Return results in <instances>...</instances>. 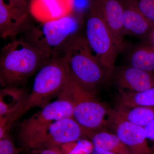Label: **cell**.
I'll use <instances>...</instances> for the list:
<instances>
[{
  "label": "cell",
  "instance_id": "obj_1",
  "mask_svg": "<svg viewBox=\"0 0 154 154\" xmlns=\"http://www.w3.org/2000/svg\"><path fill=\"white\" fill-rule=\"evenodd\" d=\"M51 58L28 42L15 39L2 48L0 83L4 88H19Z\"/></svg>",
  "mask_w": 154,
  "mask_h": 154
},
{
  "label": "cell",
  "instance_id": "obj_2",
  "mask_svg": "<svg viewBox=\"0 0 154 154\" xmlns=\"http://www.w3.org/2000/svg\"><path fill=\"white\" fill-rule=\"evenodd\" d=\"M60 53L69 73L85 88L95 93L106 82V72L93 53L85 36L77 32L64 45Z\"/></svg>",
  "mask_w": 154,
  "mask_h": 154
},
{
  "label": "cell",
  "instance_id": "obj_3",
  "mask_svg": "<svg viewBox=\"0 0 154 154\" xmlns=\"http://www.w3.org/2000/svg\"><path fill=\"white\" fill-rule=\"evenodd\" d=\"M69 71L60 53L52 57L37 73L33 88L24 105L10 119L11 126L18 119L34 107L43 108L54 96L59 95L65 85Z\"/></svg>",
  "mask_w": 154,
  "mask_h": 154
},
{
  "label": "cell",
  "instance_id": "obj_4",
  "mask_svg": "<svg viewBox=\"0 0 154 154\" xmlns=\"http://www.w3.org/2000/svg\"><path fill=\"white\" fill-rule=\"evenodd\" d=\"M85 36L95 56L105 69L106 82H109L115 69L117 55L121 52L105 22L99 0H90Z\"/></svg>",
  "mask_w": 154,
  "mask_h": 154
},
{
  "label": "cell",
  "instance_id": "obj_5",
  "mask_svg": "<svg viewBox=\"0 0 154 154\" xmlns=\"http://www.w3.org/2000/svg\"><path fill=\"white\" fill-rule=\"evenodd\" d=\"M60 95L72 102L73 117L84 128L91 131L102 129L110 121L111 110L100 102L95 93L88 90L69 73Z\"/></svg>",
  "mask_w": 154,
  "mask_h": 154
},
{
  "label": "cell",
  "instance_id": "obj_6",
  "mask_svg": "<svg viewBox=\"0 0 154 154\" xmlns=\"http://www.w3.org/2000/svg\"><path fill=\"white\" fill-rule=\"evenodd\" d=\"M79 23L71 15L33 27L30 30L29 43L48 57L60 53L64 45L78 32Z\"/></svg>",
  "mask_w": 154,
  "mask_h": 154
},
{
  "label": "cell",
  "instance_id": "obj_7",
  "mask_svg": "<svg viewBox=\"0 0 154 154\" xmlns=\"http://www.w3.org/2000/svg\"><path fill=\"white\" fill-rule=\"evenodd\" d=\"M92 131L84 128L73 117L54 122L39 130L22 144L25 151L33 149H57L90 137Z\"/></svg>",
  "mask_w": 154,
  "mask_h": 154
},
{
  "label": "cell",
  "instance_id": "obj_8",
  "mask_svg": "<svg viewBox=\"0 0 154 154\" xmlns=\"http://www.w3.org/2000/svg\"><path fill=\"white\" fill-rule=\"evenodd\" d=\"M21 122L19 125V138L21 144L42 128L54 122L73 117V107L72 102L62 95Z\"/></svg>",
  "mask_w": 154,
  "mask_h": 154
},
{
  "label": "cell",
  "instance_id": "obj_9",
  "mask_svg": "<svg viewBox=\"0 0 154 154\" xmlns=\"http://www.w3.org/2000/svg\"><path fill=\"white\" fill-rule=\"evenodd\" d=\"M116 134L127 146L131 154H152L154 150L149 146L144 127L110 114Z\"/></svg>",
  "mask_w": 154,
  "mask_h": 154
},
{
  "label": "cell",
  "instance_id": "obj_10",
  "mask_svg": "<svg viewBox=\"0 0 154 154\" xmlns=\"http://www.w3.org/2000/svg\"><path fill=\"white\" fill-rule=\"evenodd\" d=\"M26 8L13 7L0 0V35L14 39L19 33L32 29Z\"/></svg>",
  "mask_w": 154,
  "mask_h": 154
},
{
  "label": "cell",
  "instance_id": "obj_11",
  "mask_svg": "<svg viewBox=\"0 0 154 154\" xmlns=\"http://www.w3.org/2000/svg\"><path fill=\"white\" fill-rule=\"evenodd\" d=\"M75 0H30L29 12L40 23L58 20L72 15Z\"/></svg>",
  "mask_w": 154,
  "mask_h": 154
},
{
  "label": "cell",
  "instance_id": "obj_12",
  "mask_svg": "<svg viewBox=\"0 0 154 154\" xmlns=\"http://www.w3.org/2000/svg\"><path fill=\"white\" fill-rule=\"evenodd\" d=\"M112 77L119 91L139 92L154 88V73L130 66L115 68Z\"/></svg>",
  "mask_w": 154,
  "mask_h": 154
},
{
  "label": "cell",
  "instance_id": "obj_13",
  "mask_svg": "<svg viewBox=\"0 0 154 154\" xmlns=\"http://www.w3.org/2000/svg\"><path fill=\"white\" fill-rule=\"evenodd\" d=\"M106 24L113 34L120 52L128 48L125 41L123 8L120 0H99Z\"/></svg>",
  "mask_w": 154,
  "mask_h": 154
},
{
  "label": "cell",
  "instance_id": "obj_14",
  "mask_svg": "<svg viewBox=\"0 0 154 154\" xmlns=\"http://www.w3.org/2000/svg\"><path fill=\"white\" fill-rule=\"evenodd\" d=\"M123 8L125 34L137 37L150 35L154 26L139 11L132 0H120Z\"/></svg>",
  "mask_w": 154,
  "mask_h": 154
},
{
  "label": "cell",
  "instance_id": "obj_15",
  "mask_svg": "<svg viewBox=\"0 0 154 154\" xmlns=\"http://www.w3.org/2000/svg\"><path fill=\"white\" fill-rule=\"evenodd\" d=\"M27 96L19 88H5L0 93V123L7 122L25 103Z\"/></svg>",
  "mask_w": 154,
  "mask_h": 154
},
{
  "label": "cell",
  "instance_id": "obj_16",
  "mask_svg": "<svg viewBox=\"0 0 154 154\" xmlns=\"http://www.w3.org/2000/svg\"><path fill=\"white\" fill-rule=\"evenodd\" d=\"M111 115L144 127L154 119V107L116 106Z\"/></svg>",
  "mask_w": 154,
  "mask_h": 154
},
{
  "label": "cell",
  "instance_id": "obj_17",
  "mask_svg": "<svg viewBox=\"0 0 154 154\" xmlns=\"http://www.w3.org/2000/svg\"><path fill=\"white\" fill-rule=\"evenodd\" d=\"M128 66L154 73V45L152 43L136 45L128 54Z\"/></svg>",
  "mask_w": 154,
  "mask_h": 154
},
{
  "label": "cell",
  "instance_id": "obj_18",
  "mask_svg": "<svg viewBox=\"0 0 154 154\" xmlns=\"http://www.w3.org/2000/svg\"><path fill=\"white\" fill-rule=\"evenodd\" d=\"M94 146L115 154H131L117 135L107 131H94L90 136Z\"/></svg>",
  "mask_w": 154,
  "mask_h": 154
},
{
  "label": "cell",
  "instance_id": "obj_19",
  "mask_svg": "<svg viewBox=\"0 0 154 154\" xmlns=\"http://www.w3.org/2000/svg\"><path fill=\"white\" fill-rule=\"evenodd\" d=\"M116 106L154 107V88L142 91H119Z\"/></svg>",
  "mask_w": 154,
  "mask_h": 154
},
{
  "label": "cell",
  "instance_id": "obj_20",
  "mask_svg": "<svg viewBox=\"0 0 154 154\" xmlns=\"http://www.w3.org/2000/svg\"><path fill=\"white\" fill-rule=\"evenodd\" d=\"M137 7L154 26V0H132Z\"/></svg>",
  "mask_w": 154,
  "mask_h": 154
},
{
  "label": "cell",
  "instance_id": "obj_21",
  "mask_svg": "<svg viewBox=\"0 0 154 154\" xmlns=\"http://www.w3.org/2000/svg\"><path fill=\"white\" fill-rule=\"evenodd\" d=\"M22 150L16 148L7 135L0 139V154H19Z\"/></svg>",
  "mask_w": 154,
  "mask_h": 154
},
{
  "label": "cell",
  "instance_id": "obj_22",
  "mask_svg": "<svg viewBox=\"0 0 154 154\" xmlns=\"http://www.w3.org/2000/svg\"><path fill=\"white\" fill-rule=\"evenodd\" d=\"M26 154H62L57 149H33L25 151Z\"/></svg>",
  "mask_w": 154,
  "mask_h": 154
},
{
  "label": "cell",
  "instance_id": "obj_23",
  "mask_svg": "<svg viewBox=\"0 0 154 154\" xmlns=\"http://www.w3.org/2000/svg\"><path fill=\"white\" fill-rule=\"evenodd\" d=\"M146 137L153 144L152 147L154 150V119L144 127Z\"/></svg>",
  "mask_w": 154,
  "mask_h": 154
},
{
  "label": "cell",
  "instance_id": "obj_24",
  "mask_svg": "<svg viewBox=\"0 0 154 154\" xmlns=\"http://www.w3.org/2000/svg\"><path fill=\"white\" fill-rule=\"evenodd\" d=\"M8 5L13 7L26 8V0H8Z\"/></svg>",
  "mask_w": 154,
  "mask_h": 154
},
{
  "label": "cell",
  "instance_id": "obj_25",
  "mask_svg": "<svg viewBox=\"0 0 154 154\" xmlns=\"http://www.w3.org/2000/svg\"><path fill=\"white\" fill-rule=\"evenodd\" d=\"M91 154H115L108 151L94 146L92 149Z\"/></svg>",
  "mask_w": 154,
  "mask_h": 154
},
{
  "label": "cell",
  "instance_id": "obj_26",
  "mask_svg": "<svg viewBox=\"0 0 154 154\" xmlns=\"http://www.w3.org/2000/svg\"><path fill=\"white\" fill-rule=\"evenodd\" d=\"M150 36L152 37V43L154 45V29L153 30V31H152L151 34H150Z\"/></svg>",
  "mask_w": 154,
  "mask_h": 154
},
{
  "label": "cell",
  "instance_id": "obj_27",
  "mask_svg": "<svg viewBox=\"0 0 154 154\" xmlns=\"http://www.w3.org/2000/svg\"><path fill=\"white\" fill-rule=\"evenodd\" d=\"M154 154V153H153V154Z\"/></svg>",
  "mask_w": 154,
  "mask_h": 154
}]
</instances>
